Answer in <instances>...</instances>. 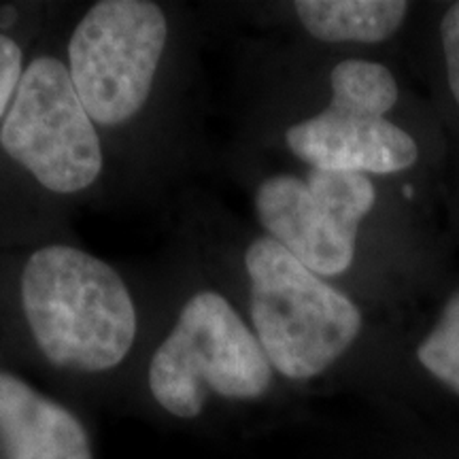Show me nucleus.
Instances as JSON below:
<instances>
[{
    "label": "nucleus",
    "mask_w": 459,
    "mask_h": 459,
    "mask_svg": "<svg viewBox=\"0 0 459 459\" xmlns=\"http://www.w3.org/2000/svg\"><path fill=\"white\" fill-rule=\"evenodd\" d=\"M169 22L149 0L91 4L68 41V73L99 126H122L145 107L166 49Z\"/></svg>",
    "instance_id": "nucleus-4"
},
{
    "label": "nucleus",
    "mask_w": 459,
    "mask_h": 459,
    "mask_svg": "<svg viewBox=\"0 0 459 459\" xmlns=\"http://www.w3.org/2000/svg\"><path fill=\"white\" fill-rule=\"evenodd\" d=\"M147 383L164 411L194 419L209 392L230 400L260 398L271 389L273 366L232 304L217 291H200L153 353Z\"/></svg>",
    "instance_id": "nucleus-3"
},
{
    "label": "nucleus",
    "mask_w": 459,
    "mask_h": 459,
    "mask_svg": "<svg viewBox=\"0 0 459 459\" xmlns=\"http://www.w3.org/2000/svg\"><path fill=\"white\" fill-rule=\"evenodd\" d=\"M330 107L370 117H387L400 99L395 74L381 62L361 57L336 65L330 74Z\"/></svg>",
    "instance_id": "nucleus-10"
},
{
    "label": "nucleus",
    "mask_w": 459,
    "mask_h": 459,
    "mask_svg": "<svg viewBox=\"0 0 459 459\" xmlns=\"http://www.w3.org/2000/svg\"><path fill=\"white\" fill-rule=\"evenodd\" d=\"M24 74V54L13 39L0 34V119L7 117Z\"/></svg>",
    "instance_id": "nucleus-13"
},
{
    "label": "nucleus",
    "mask_w": 459,
    "mask_h": 459,
    "mask_svg": "<svg viewBox=\"0 0 459 459\" xmlns=\"http://www.w3.org/2000/svg\"><path fill=\"white\" fill-rule=\"evenodd\" d=\"M0 145L54 194H79L102 172L96 126L66 65L41 56L26 66L0 128Z\"/></svg>",
    "instance_id": "nucleus-5"
},
{
    "label": "nucleus",
    "mask_w": 459,
    "mask_h": 459,
    "mask_svg": "<svg viewBox=\"0 0 459 459\" xmlns=\"http://www.w3.org/2000/svg\"><path fill=\"white\" fill-rule=\"evenodd\" d=\"M417 358L436 381L459 395V290L449 296L432 330L419 342Z\"/></svg>",
    "instance_id": "nucleus-12"
},
{
    "label": "nucleus",
    "mask_w": 459,
    "mask_h": 459,
    "mask_svg": "<svg viewBox=\"0 0 459 459\" xmlns=\"http://www.w3.org/2000/svg\"><path fill=\"white\" fill-rule=\"evenodd\" d=\"M0 436L9 459H94L88 432L73 412L3 370Z\"/></svg>",
    "instance_id": "nucleus-8"
},
{
    "label": "nucleus",
    "mask_w": 459,
    "mask_h": 459,
    "mask_svg": "<svg viewBox=\"0 0 459 459\" xmlns=\"http://www.w3.org/2000/svg\"><path fill=\"white\" fill-rule=\"evenodd\" d=\"M255 213L266 237L319 277H338L351 268L358 237L324 209L304 177L264 179L255 189Z\"/></svg>",
    "instance_id": "nucleus-7"
},
{
    "label": "nucleus",
    "mask_w": 459,
    "mask_h": 459,
    "mask_svg": "<svg viewBox=\"0 0 459 459\" xmlns=\"http://www.w3.org/2000/svg\"><path fill=\"white\" fill-rule=\"evenodd\" d=\"M251 321L273 370L308 381L358 341L364 317L347 294L308 271L273 238L247 247Z\"/></svg>",
    "instance_id": "nucleus-2"
},
{
    "label": "nucleus",
    "mask_w": 459,
    "mask_h": 459,
    "mask_svg": "<svg viewBox=\"0 0 459 459\" xmlns=\"http://www.w3.org/2000/svg\"><path fill=\"white\" fill-rule=\"evenodd\" d=\"M300 26L321 43H385L404 26V0H298Z\"/></svg>",
    "instance_id": "nucleus-9"
},
{
    "label": "nucleus",
    "mask_w": 459,
    "mask_h": 459,
    "mask_svg": "<svg viewBox=\"0 0 459 459\" xmlns=\"http://www.w3.org/2000/svg\"><path fill=\"white\" fill-rule=\"evenodd\" d=\"M287 149L311 169L398 175L415 166V136L389 117L349 113L330 107L285 132Z\"/></svg>",
    "instance_id": "nucleus-6"
},
{
    "label": "nucleus",
    "mask_w": 459,
    "mask_h": 459,
    "mask_svg": "<svg viewBox=\"0 0 459 459\" xmlns=\"http://www.w3.org/2000/svg\"><path fill=\"white\" fill-rule=\"evenodd\" d=\"M440 48L445 57L446 85L459 107V0L446 7L440 20Z\"/></svg>",
    "instance_id": "nucleus-14"
},
{
    "label": "nucleus",
    "mask_w": 459,
    "mask_h": 459,
    "mask_svg": "<svg viewBox=\"0 0 459 459\" xmlns=\"http://www.w3.org/2000/svg\"><path fill=\"white\" fill-rule=\"evenodd\" d=\"M304 179L324 209L349 234L358 237L359 223L377 204V187L370 177L359 172L311 169Z\"/></svg>",
    "instance_id": "nucleus-11"
},
{
    "label": "nucleus",
    "mask_w": 459,
    "mask_h": 459,
    "mask_svg": "<svg viewBox=\"0 0 459 459\" xmlns=\"http://www.w3.org/2000/svg\"><path fill=\"white\" fill-rule=\"evenodd\" d=\"M20 290L34 342L57 368L94 375L130 353L136 308L107 262L77 247H43L24 264Z\"/></svg>",
    "instance_id": "nucleus-1"
}]
</instances>
